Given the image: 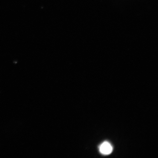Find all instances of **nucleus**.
Returning <instances> with one entry per match:
<instances>
[{"mask_svg":"<svg viewBox=\"0 0 158 158\" xmlns=\"http://www.w3.org/2000/svg\"><path fill=\"white\" fill-rule=\"evenodd\" d=\"M113 150V146L108 141H104L99 147L100 152L105 155H108L111 154Z\"/></svg>","mask_w":158,"mask_h":158,"instance_id":"nucleus-1","label":"nucleus"}]
</instances>
